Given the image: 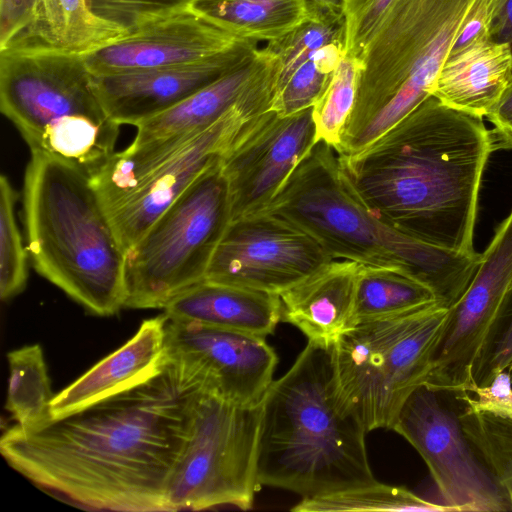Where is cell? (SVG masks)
Instances as JSON below:
<instances>
[{"instance_id":"7402d4cb","label":"cell","mask_w":512,"mask_h":512,"mask_svg":"<svg viewBox=\"0 0 512 512\" xmlns=\"http://www.w3.org/2000/svg\"><path fill=\"white\" fill-rule=\"evenodd\" d=\"M164 314L266 338L281 321V302L275 293L204 280L173 298Z\"/></svg>"},{"instance_id":"cb8c5ba5","label":"cell","mask_w":512,"mask_h":512,"mask_svg":"<svg viewBox=\"0 0 512 512\" xmlns=\"http://www.w3.org/2000/svg\"><path fill=\"white\" fill-rule=\"evenodd\" d=\"M127 32L122 26L97 16L89 0H37L28 25L5 47L37 46L86 55Z\"/></svg>"},{"instance_id":"74e56055","label":"cell","mask_w":512,"mask_h":512,"mask_svg":"<svg viewBox=\"0 0 512 512\" xmlns=\"http://www.w3.org/2000/svg\"><path fill=\"white\" fill-rule=\"evenodd\" d=\"M37 0H0V48L29 23Z\"/></svg>"},{"instance_id":"f546056e","label":"cell","mask_w":512,"mask_h":512,"mask_svg":"<svg viewBox=\"0 0 512 512\" xmlns=\"http://www.w3.org/2000/svg\"><path fill=\"white\" fill-rule=\"evenodd\" d=\"M361 71V58L344 54L312 106L318 141L323 140L334 149L339 145L345 125L352 114Z\"/></svg>"},{"instance_id":"1f68e13d","label":"cell","mask_w":512,"mask_h":512,"mask_svg":"<svg viewBox=\"0 0 512 512\" xmlns=\"http://www.w3.org/2000/svg\"><path fill=\"white\" fill-rule=\"evenodd\" d=\"M17 193L8 177H0V296L7 301L21 293L28 279V250L17 224Z\"/></svg>"},{"instance_id":"d6a6232c","label":"cell","mask_w":512,"mask_h":512,"mask_svg":"<svg viewBox=\"0 0 512 512\" xmlns=\"http://www.w3.org/2000/svg\"><path fill=\"white\" fill-rule=\"evenodd\" d=\"M395 0H346L345 54L361 58Z\"/></svg>"},{"instance_id":"277c9868","label":"cell","mask_w":512,"mask_h":512,"mask_svg":"<svg viewBox=\"0 0 512 512\" xmlns=\"http://www.w3.org/2000/svg\"><path fill=\"white\" fill-rule=\"evenodd\" d=\"M262 212L306 232L333 259L407 273L427 285L447 308L464 294L482 257L429 245L381 222L353 192L338 153L323 140L311 148Z\"/></svg>"},{"instance_id":"44dd1931","label":"cell","mask_w":512,"mask_h":512,"mask_svg":"<svg viewBox=\"0 0 512 512\" xmlns=\"http://www.w3.org/2000/svg\"><path fill=\"white\" fill-rule=\"evenodd\" d=\"M359 264L333 259L280 292L281 321L296 327L308 341L333 346L352 326Z\"/></svg>"},{"instance_id":"4dcf8cb0","label":"cell","mask_w":512,"mask_h":512,"mask_svg":"<svg viewBox=\"0 0 512 512\" xmlns=\"http://www.w3.org/2000/svg\"><path fill=\"white\" fill-rule=\"evenodd\" d=\"M459 417L466 437L512 506V422L490 413L465 409Z\"/></svg>"},{"instance_id":"ac0fdd59","label":"cell","mask_w":512,"mask_h":512,"mask_svg":"<svg viewBox=\"0 0 512 512\" xmlns=\"http://www.w3.org/2000/svg\"><path fill=\"white\" fill-rule=\"evenodd\" d=\"M241 40L215 55L187 63L95 76V92L107 115L118 125L137 126L231 71L258 49Z\"/></svg>"},{"instance_id":"ba28073f","label":"cell","mask_w":512,"mask_h":512,"mask_svg":"<svg viewBox=\"0 0 512 512\" xmlns=\"http://www.w3.org/2000/svg\"><path fill=\"white\" fill-rule=\"evenodd\" d=\"M449 308L439 301L356 324L333 344L337 392L366 432L393 428L423 385Z\"/></svg>"},{"instance_id":"f35d334b","label":"cell","mask_w":512,"mask_h":512,"mask_svg":"<svg viewBox=\"0 0 512 512\" xmlns=\"http://www.w3.org/2000/svg\"><path fill=\"white\" fill-rule=\"evenodd\" d=\"M485 117L493 125L490 134L494 150L512 149V78Z\"/></svg>"},{"instance_id":"7a4b0ae2","label":"cell","mask_w":512,"mask_h":512,"mask_svg":"<svg viewBox=\"0 0 512 512\" xmlns=\"http://www.w3.org/2000/svg\"><path fill=\"white\" fill-rule=\"evenodd\" d=\"M492 151L483 117L431 95L360 152L338 155L351 189L381 222L429 245L475 254L478 196Z\"/></svg>"},{"instance_id":"6da1fadb","label":"cell","mask_w":512,"mask_h":512,"mask_svg":"<svg viewBox=\"0 0 512 512\" xmlns=\"http://www.w3.org/2000/svg\"><path fill=\"white\" fill-rule=\"evenodd\" d=\"M200 387L165 362L148 380L1 436L7 463L39 487L100 510L168 511L167 487Z\"/></svg>"},{"instance_id":"52a82bcc","label":"cell","mask_w":512,"mask_h":512,"mask_svg":"<svg viewBox=\"0 0 512 512\" xmlns=\"http://www.w3.org/2000/svg\"><path fill=\"white\" fill-rule=\"evenodd\" d=\"M0 109L31 152L65 160L89 177L115 152L120 125L104 110L84 55L0 49Z\"/></svg>"},{"instance_id":"7c38bea8","label":"cell","mask_w":512,"mask_h":512,"mask_svg":"<svg viewBox=\"0 0 512 512\" xmlns=\"http://www.w3.org/2000/svg\"><path fill=\"white\" fill-rule=\"evenodd\" d=\"M512 282V212L498 228L461 298L449 308L423 385L459 394L474 384L505 312Z\"/></svg>"},{"instance_id":"484cf974","label":"cell","mask_w":512,"mask_h":512,"mask_svg":"<svg viewBox=\"0 0 512 512\" xmlns=\"http://www.w3.org/2000/svg\"><path fill=\"white\" fill-rule=\"evenodd\" d=\"M434 301L438 300L427 285L399 269L359 264L352 326L399 315Z\"/></svg>"},{"instance_id":"60d3db41","label":"cell","mask_w":512,"mask_h":512,"mask_svg":"<svg viewBox=\"0 0 512 512\" xmlns=\"http://www.w3.org/2000/svg\"><path fill=\"white\" fill-rule=\"evenodd\" d=\"M314 17L345 18L346 0H306Z\"/></svg>"},{"instance_id":"603a6c76","label":"cell","mask_w":512,"mask_h":512,"mask_svg":"<svg viewBox=\"0 0 512 512\" xmlns=\"http://www.w3.org/2000/svg\"><path fill=\"white\" fill-rule=\"evenodd\" d=\"M511 78L510 47L486 40L448 55L431 95L446 106L485 117Z\"/></svg>"},{"instance_id":"836d02e7","label":"cell","mask_w":512,"mask_h":512,"mask_svg":"<svg viewBox=\"0 0 512 512\" xmlns=\"http://www.w3.org/2000/svg\"><path fill=\"white\" fill-rule=\"evenodd\" d=\"M99 17L128 31L141 22L189 6L191 0H89Z\"/></svg>"},{"instance_id":"d6986e66","label":"cell","mask_w":512,"mask_h":512,"mask_svg":"<svg viewBox=\"0 0 512 512\" xmlns=\"http://www.w3.org/2000/svg\"><path fill=\"white\" fill-rule=\"evenodd\" d=\"M278 62V57L269 49L258 48L251 57L214 82L138 124L131 145L203 133L248 98Z\"/></svg>"},{"instance_id":"d4e9b609","label":"cell","mask_w":512,"mask_h":512,"mask_svg":"<svg viewBox=\"0 0 512 512\" xmlns=\"http://www.w3.org/2000/svg\"><path fill=\"white\" fill-rule=\"evenodd\" d=\"M207 20L249 41L271 42L314 17L306 0H191Z\"/></svg>"},{"instance_id":"d590c367","label":"cell","mask_w":512,"mask_h":512,"mask_svg":"<svg viewBox=\"0 0 512 512\" xmlns=\"http://www.w3.org/2000/svg\"><path fill=\"white\" fill-rule=\"evenodd\" d=\"M502 370H507L512 379V282L499 329L478 366L474 384L487 385Z\"/></svg>"},{"instance_id":"8d00e7d4","label":"cell","mask_w":512,"mask_h":512,"mask_svg":"<svg viewBox=\"0 0 512 512\" xmlns=\"http://www.w3.org/2000/svg\"><path fill=\"white\" fill-rule=\"evenodd\" d=\"M501 2L502 0H473L448 55L489 40L488 30Z\"/></svg>"},{"instance_id":"8992f818","label":"cell","mask_w":512,"mask_h":512,"mask_svg":"<svg viewBox=\"0 0 512 512\" xmlns=\"http://www.w3.org/2000/svg\"><path fill=\"white\" fill-rule=\"evenodd\" d=\"M473 0H395L366 46L355 105L335 149L354 155L431 91Z\"/></svg>"},{"instance_id":"4316f807","label":"cell","mask_w":512,"mask_h":512,"mask_svg":"<svg viewBox=\"0 0 512 512\" xmlns=\"http://www.w3.org/2000/svg\"><path fill=\"white\" fill-rule=\"evenodd\" d=\"M9 384L6 409L22 428H33L51 418L54 397L40 345L8 353Z\"/></svg>"},{"instance_id":"4fadbf2b","label":"cell","mask_w":512,"mask_h":512,"mask_svg":"<svg viewBox=\"0 0 512 512\" xmlns=\"http://www.w3.org/2000/svg\"><path fill=\"white\" fill-rule=\"evenodd\" d=\"M163 357L202 390L242 406L262 403L278 363L264 337L168 318Z\"/></svg>"},{"instance_id":"5b68a950","label":"cell","mask_w":512,"mask_h":512,"mask_svg":"<svg viewBox=\"0 0 512 512\" xmlns=\"http://www.w3.org/2000/svg\"><path fill=\"white\" fill-rule=\"evenodd\" d=\"M26 247L34 269L86 311L125 307L126 252L89 175L44 152H31L23 184Z\"/></svg>"},{"instance_id":"ffe728a7","label":"cell","mask_w":512,"mask_h":512,"mask_svg":"<svg viewBox=\"0 0 512 512\" xmlns=\"http://www.w3.org/2000/svg\"><path fill=\"white\" fill-rule=\"evenodd\" d=\"M167 317L143 321L134 336L55 395L52 418L65 416L132 388L158 373L163 357Z\"/></svg>"},{"instance_id":"30bf717a","label":"cell","mask_w":512,"mask_h":512,"mask_svg":"<svg viewBox=\"0 0 512 512\" xmlns=\"http://www.w3.org/2000/svg\"><path fill=\"white\" fill-rule=\"evenodd\" d=\"M261 404L242 406L197 391L187 442L167 487L168 511L220 506L251 509L257 476Z\"/></svg>"},{"instance_id":"e575fe53","label":"cell","mask_w":512,"mask_h":512,"mask_svg":"<svg viewBox=\"0 0 512 512\" xmlns=\"http://www.w3.org/2000/svg\"><path fill=\"white\" fill-rule=\"evenodd\" d=\"M455 398L465 410L490 413L512 422V379L507 370L497 372L487 385H471Z\"/></svg>"},{"instance_id":"f1b7e54d","label":"cell","mask_w":512,"mask_h":512,"mask_svg":"<svg viewBox=\"0 0 512 512\" xmlns=\"http://www.w3.org/2000/svg\"><path fill=\"white\" fill-rule=\"evenodd\" d=\"M345 54V40L331 42L293 72L276 80L271 110L289 116L314 105Z\"/></svg>"},{"instance_id":"83f0119b","label":"cell","mask_w":512,"mask_h":512,"mask_svg":"<svg viewBox=\"0 0 512 512\" xmlns=\"http://www.w3.org/2000/svg\"><path fill=\"white\" fill-rule=\"evenodd\" d=\"M291 510L295 512H454L451 507L428 501L405 487L382 484L378 481L312 498H302Z\"/></svg>"},{"instance_id":"9a60e30c","label":"cell","mask_w":512,"mask_h":512,"mask_svg":"<svg viewBox=\"0 0 512 512\" xmlns=\"http://www.w3.org/2000/svg\"><path fill=\"white\" fill-rule=\"evenodd\" d=\"M273 92L270 81L262 82L248 98L156 171L108 216L125 252L143 237L200 175L222 160L254 118L271 110Z\"/></svg>"},{"instance_id":"e0dca14e","label":"cell","mask_w":512,"mask_h":512,"mask_svg":"<svg viewBox=\"0 0 512 512\" xmlns=\"http://www.w3.org/2000/svg\"><path fill=\"white\" fill-rule=\"evenodd\" d=\"M241 40L189 5L141 22L84 59L93 75H113L197 61Z\"/></svg>"},{"instance_id":"5bb4252c","label":"cell","mask_w":512,"mask_h":512,"mask_svg":"<svg viewBox=\"0 0 512 512\" xmlns=\"http://www.w3.org/2000/svg\"><path fill=\"white\" fill-rule=\"evenodd\" d=\"M332 260L312 236L261 212L229 223L204 280L279 294Z\"/></svg>"},{"instance_id":"2e32d148","label":"cell","mask_w":512,"mask_h":512,"mask_svg":"<svg viewBox=\"0 0 512 512\" xmlns=\"http://www.w3.org/2000/svg\"><path fill=\"white\" fill-rule=\"evenodd\" d=\"M317 141L312 107L289 116L269 110L254 118L221 160L230 222L265 210Z\"/></svg>"},{"instance_id":"3957f363","label":"cell","mask_w":512,"mask_h":512,"mask_svg":"<svg viewBox=\"0 0 512 512\" xmlns=\"http://www.w3.org/2000/svg\"><path fill=\"white\" fill-rule=\"evenodd\" d=\"M333 346L308 341L261 403V486L312 498L376 482L361 422L337 392Z\"/></svg>"},{"instance_id":"8fae6325","label":"cell","mask_w":512,"mask_h":512,"mask_svg":"<svg viewBox=\"0 0 512 512\" xmlns=\"http://www.w3.org/2000/svg\"><path fill=\"white\" fill-rule=\"evenodd\" d=\"M425 461L442 503L454 512L511 511L507 494L466 437L459 414L441 392L419 386L392 428Z\"/></svg>"},{"instance_id":"9c48e42d","label":"cell","mask_w":512,"mask_h":512,"mask_svg":"<svg viewBox=\"0 0 512 512\" xmlns=\"http://www.w3.org/2000/svg\"><path fill=\"white\" fill-rule=\"evenodd\" d=\"M231 221L221 161L200 175L126 252L125 307L156 309L204 281Z\"/></svg>"},{"instance_id":"ab89813d","label":"cell","mask_w":512,"mask_h":512,"mask_svg":"<svg viewBox=\"0 0 512 512\" xmlns=\"http://www.w3.org/2000/svg\"><path fill=\"white\" fill-rule=\"evenodd\" d=\"M488 38L507 44L512 52V0H502L490 24Z\"/></svg>"}]
</instances>
